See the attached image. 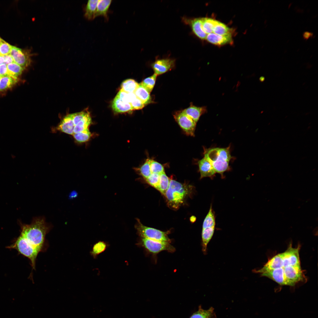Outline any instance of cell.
I'll return each mask as SVG.
<instances>
[{"mask_svg": "<svg viewBox=\"0 0 318 318\" xmlns=\"http://www.w3.org/2000/svg\"><path fill=\"white\" fill-rule=\"evenodd\" d=\"M49 227L42 217L36 218L29 225L22 226L21 235L31 245L41 250Z\"/></svg>", "mask_w": 318, "mask_h": 318, "instance_id": "6da1fadb", "label": "cell"}, {"mask_svg": "<svg viewBox=\"0 0 318 318\" xmlns=\"http://www.w3.org/2000/svg\"><path fill=\"white\" fill-rule=\"evenodd\" d=\"M204 158L211 164L216 173L223 177V173L230 169L229 162L232 158L230 146L226 148H204Z\"/></svg>", "mask_w": 318, "mask_h": 318, "instance_id": "7a4b0ae2", "label": "cell"}, {"mask_svg": "<svg viewBox=\"0 0 318 318\" xmlns=\"http://www.w3.org/2000/svg\"><path fill=\"white\" fill-rule=\"evenodd\" d=\"M192 189L191 186L170 179L169 187L165 195L168 206L174 209L178 208L183 203L186 197L191 193Z\"/></svg>", "mask_w": 318, "mask_h": 318, "instance_id": "3957f363", "label": "cell"}, {"mask_svg": "<svg viewBox=\"0 0 318 318\" xmlns=\"http://www.w3.org/2000/svg\"><path fill=\"white\" fill-rule=\"evenodd\" d=\"M216 224L215 212L211 204L203 220L202 225L201 244L202 251L204 254H207V245L213 235Z\"/></svg>", "mask_w": 318, "mask_h": 318, "instance_id": "277c9868", "label": "cell"}, {"mask_svg": "<svg viewBox=\"0 0 318 318\" xmlns=\"http://www.w3.org/2000/svg\"><path fill=\"white\" fill-rule=\"evenodd\" d=\"M137 246L143 248L148 253L155 256L162 251H167L174 252L175 250L174 247L170 243L152 240L140 237L136 243Z\"/></svg>", "mask_w": 318, "mask_h": 318, "instance_id": "5b68a950", "label": "cell"}, {"mask_svg": "<svg viewBox=\"0 0 318 318\" xmlns=\"http://www.w3.org/2000/svg\"><path fill=\"white\" fill-rule=\"evenodd\" d=\"M135 228L137 234L140 237L161 242L170 243L171 240L168 237L169 231H163L143 225L139 219H137Z\"/></svg>", "mask_w": 318, "mask_h": 318, "instance_id": "8992f818", "label": "cell"}, {"mask_svg": "<svg viewBox=\"0 0 318 318\" xmlns=\"http://www.w3.org/2000/svg\"><path fill=\"white\" fill-rule=\"evenodd\" d=\"M10 248L16 249L21 254L28 257L31 261L33 268H35L36 260L40 249L31 245L21 235Z\"/></svg>", "mask_w": 318, "mask_h": 318, "instance_id": "52a82bcc", "label": "cell"}, {"mask_svg": "<svg viewBox=\"0 0 318 318\" xmlns=\"http://www.w3.org/2000/svg\"><path fill=\"white\" fill-rule=\"evenodd\" d=\"M74 125V134L89 129L92 122L89 112L84 110L81 112L70 114Z\"/></svg>", "mask_w": 318, "mask_h": 318, "instance_id": "ba28073f", "label": "cell"}, {"mask_svg": "<svg viewBox=\"0 0 318 318\" xmlns=\"http://www.w3.org/2000/svg\"><path fill=\"white\" fill-rule=\"evenodd\" d=\"M174 118L180 127L186 135L193 136L196 123L187 116L183 110L175 112Z\"/></svg>", "mask_w": 318, "mask_h": 318, "instance_id": "9c48e42d", "label": "cell"}, {"mask_svg": "<svg viewBox=\"0 0 318 318\" xmlns=\"http://www.w3.org/2000/svg\"><path fill=\"white\" fill-rule=\"evenodd\" d=\"M10 54L14 62L24 68L28 66L31 63V54L28 51L23 50L12 46Z\"/></svg>", "mask_w": 318, "mask_h": 318, "instance_id": "30bf717a", "label": "cell"}, {"mask_svg": "<svg viewBox=\"0 0 318 318\" xmlns=\"http://www.w3.org/2000/svg\"><path fill=\"white\" fill-rule=\"evenodd\" d=\"M175 60L170 58L157 59L151 66L154 73L157 75L161 74L171 70L175 66Z\"/></svg>", "mask_w": 318, "mask_h": 318, "instance_id": "8fae6325", "label": "cell"}, {"mask_svg": "<svg viewBox=\"0 0 318 318\" xmlns=\"http://www.w3.org/2000/svg\"><path fill=\"white\" fill-rule=\"evenodd\" d=\"M198 163L201 179L207 177L212 178L214 177L216 173L211 164L205 158L199 160Z\"/></svg>", "mask_w": 318, "mask_h": 318, "instance_id": "7c38bea8", "label": "cell"}, {"mask_svg": "<svg viewBox=\"0 0 318 318\" xmlns=\"http://www.w3.org/2000/svg\"><path fill=\"white\" fill-rule=\"evenodd\" d=\"M183 111L197 123L201 116L207 112V109L206 106L197 107L191 103L188 107Z\"/></svg>", "mask_w": 318, "mask_h": 318, "instance_id": "4fadbf2b", "label": "cell"}, {"mask_svg": "<svg viewBox=\"0 0 318 318\" xmlns=\"http://www.w3.org/2000/svg\"><path fill=\"white\" fill-rule=\"evenodd\" d=\"M206 40L212 44L221 46L231 43L232 35L221 36L212 33L207 35Z\"/></svg>", "mask_w": 318, "mask_h": 318, "instance_id": "5bb4252c", "label": "cell"}, {"mask_svg": "<svg viewBox=\"0 0 318 318\" xmlns=\"http://www.w3.org/2000/svg\"><path fill=\"white\" fill-rule=\"evenodd\" d=\"M185 19V21L191 26L195 34L200 39L206 40V36L202 28L201 18Z\"/></svg>", "mask_w": 318, "mask_h": 318, "instance_id": "9a60e30c", "label": "cell"}, {"mask_svg": "<svg viewBox=\"0 0 318 318\" xmlns=\"http://www.w3.org/2000/svg\"><path fill=\"white\" fill-rule=\"evenodd\" d=\"M74 125L70 114L65 116L57 127V129L67 134H74Z\"/></svg>", "mask_w": 318, "mask_h": 318, "instance_id": "2e32d148", "label": "cell"}, {"mask_svg": "<svg viewBox=\"0 0 318 318\" xmlns=\"http://www.w3.org/2000/svg\"><path fill=\"white\" fill-rule=\"evenodd\" d=\"M112 107L117 113H124L133 110L130 103L122 101L116 96L112 102Z\"/></svg>", "mask_w": 318, "mask_h": 318, "instance_id": "e0dca14e", "label": "cell"}, {"mask_svg": "<svg viewBox=\"0 0 318 318\" xmlns=\"http://www.w3.org/2000/svg\"><path fill=\"white\" fill-rule=\"evenodd\" d=\"M112 1L111 0H99L95 14V18L101 16L108 20V17L107 13Z\"/></svg>", "mask_w": 318, "mask_h": 318, "instance_id": "ac0fdd59", "label": "cell"}, {"mask_svg": "<svg viewBox=\"0 0 318 318\" xmlns=\"http://www.w3.org/2000/svg\"><path fill=\"white\" fill-rule=\"evenodd\" d=\"M134 93L136 97L145 105L151 102L152 99L150 93L140 83Z\"/></svg>", "mask_w": 318, "mask_h": 318, "instance_id": "d6986e66", "label": "cell"}, {"mask_svg": "<svg viewBox=\"0 0 318 318\" xmlns=\"http://www.w3.org/2000/svg\"><path fill=\"white\" fill-rule=\"evenodd\" d=\"M189 318H216V317L213 307H211L207 310H204L200 305L198 310L193 313Z\"/></svg>", "mask_w": 318, "mask_h": 318, "instance_id": "ffe728a7", "label": "cell"}, {"mask_svg": "<svg viewBox=\"0 0 318 318\" xmlns=\"http://www.w3.org/2000/svg\"><path fill=\"white\" fill-rule=\"evenodd\" d=\"M99 0L88 1L85 7V17L88 19L92 20L95 18V14Z\"/></svg>", "mask_w": 318, "mask_h": 318, "instance_id": "44dd1931", "label": "cell"}, {"mask_svg": "<svg viewBox=\"0 0 318 318\" xmlns=\"http://www.w3.org/2000/svg\"><path fill=\"white\" fill-rule=\"evenodd\" d=\"M233 31L225 24L217 20L212 29L213 33L221 36L232 35Z\"/></svg>", "mask_w": 318, "mask_h": 318, "instance_id": "7402d4cb", "label": "cell"}, {"mask_svg": "<svg viewBox=\"0 0 318 318\" xmlns=\"http://www.w3.org/2000/svg\"><path fill=\"white\" fill-rule=\"evenodd\" d=\"M107 243L104 241H100L95 244L92 250L90 252L92 256L96 259L97 256L104 251L109 246Z\"/></svg>", "mask_w": 318, "mask_h": 318, "instance_id": "603a6c76", "label": "cell"}, {"mask_svg": "<svg viewBox=\"0 0 318 318\" xmlns=\"http://www.w3.org/2000/svg\"><path fill=\"white\" fill-rule=\"evenodd\" d=\"M139 84L135 80L128 79L124 80L121 85V89L128 93H134Z\"/></svg>", "mask_w": 318, "mask_h": 318, "instance_id": "cb8c5ba5", "label": "cell"}, {"mask_svg": "<svg viewBox=\"0 0 318 318\" xmlns=\"http://www.w3.org/2000/svg\"><path fill=\"white\" fill-rule=\"evenodd\" d=\"M7 68L9 76L17 79L25 69L14 62L8 64Z\"/></svg>", "mask_w": 318, "mask_h": 318, "instance_id": "d4e9b609", "label": "cell"}, {"mask_svg": "<svg viewBox=\"0 0 318 318\" xmlns=\"http://www.w3.org/2000/svg\"><path fill=\"white\" fill-rule=\"evenodd\" d=\"M170 182V179L167 176L165 171L160 174L159 184L158 190L164 196L169 188Z\"/></svg>", "mask_w": 318, "mask_h": 318, "instance_id": "484cf974", "label": "cell"}, {"mask_svg": "<svg viewBox=\"0 0 318 318\" xmlns=\"http://www.w3.org/2000/svg\"><path fill=\"white\" fill-rule=\"evenodd\" d=\"M18 80L10 76L1 77L0 80V91L6 90L12 87Z\"/></svg>", "mask_w": 318, "mask_h": 318, "instance_id": "4316f807", "label": "cell"}, {"mask_svg": "<svg viewBox=\"0 0 318 318\" xmlns=\"http://www.w3.org/2000/svg\"><path fill=\"white\" fill-rule=\"evenodd\" d=\"M157 76L154 73L152 76L144 79L140 83L150 93L152 91L154 86Z\"/></svg>", "mask_w": 318, "mask_h": 318, "instance_id": "83f0119b", "label": "cell"}, {"mask_svg": "<svg viewBox=\"0 0 318 318\" xmlns=\"http://www.w3.org/2000/svg\"><path fill=\"white\" fill-rule=\"evenodd\" d=\"M151 160L149 158H147L144 163L138 169L140 174L145 180L152 173L150 167Z\"/></svg>", "mask_w": 318, "mask_h": 318, "instance_id": "f1b7e54d", "label": "cell"}, {"mask_svg": "<svg viewBox=\"0 0 318 318\" xmlns=\"http://www.w3.org/2000/svg\"><path fill=\"white\" fill-rule=\"evenodd\" d=\"M72 135L76 141L81 143L89 140L91 136V134L89 129H87L81 132L74 133Z\"/></svg>", "mask_w": 318, "mask_h": 318, "instance_id": "f546056e", "label": "cell"}, {"mask_svg": "<svg viewBox=\"0 0 318 318\" xmlns=\"http://www.w3.org/2000/svg\"><path fill=\"white\" fill-rule=\"evenodd\" d=\"M116 96L122 101L129 103L136 97L134 93H127L121 89L120 90Z\"/></svg>", "mask_w": 318, "mask_h": 318, "instance_id": "4dcf8cb0", "label": "cell"}, {"mask_svg": "<svg viewBox=\"0 0 318 318\" xmlns=\"http://www.w3.org/2000/svg\"><path fill=\"white\" fill-rule=\"evenodd\" d=\"M160 175L159 174L152 173L145 180L148 184L158 190L159 184Z\"/></svg>", "mask_w": 318, "mask_h": 318, "instance_id": "1f68e13d", "label": "cell"}, {"mask_svg": "<svg viewBox=\"0 0 318 318\" xmlns=\"http://www.w3.org/2000/svg\"><path fill=\"white\" fill-rule=\"evenodd\" d=\"M150 167L152 173L160 174L164 172V168L163 165L153 160H151Z\"/></svg>", "mask_w": 318, "mask_h": 318, "instance_id": "d6a6232c", "label": "cell"}, {"mask_svg": "<svg viewBox=\"0 0 318 318\" xmlns=\"http://www.w3.org/2000/svg\"><path fill=\"white\" fill-rule=\"evenodd\" d=\"M12 46L1 39L0 43V55L4 56L10 53Z\"/></svg>", "mask_w": 318, "mask_h": 318, "instance_id": "836d02e7", "label": "cell"}, {"mask_svg": "<svg viewBox=\"0 0 318 318\" xmlns=\"http://www.w3.org/2000/svg\"><path fill=\"white\" fill-rule=\"evenodd\" d=\"M133 110H140L142 109L145 105L136 97L130 103Z\"/></svg>", "mask_w": 318, "mask_h": 318, "instance_id": "e575fe53", "label": "cell"}, {"mask_svg": "<svg viewBox=\"0 0 318 318\" xmlns=\"http://www.w3.org/2000/svg\"><path fill=\"white\" fill-rule=\"evenodd\" d=\"M0 76L1 77L10 76L8 73L7 66L5 64H2L0 65Z\"/></svg>", "mask_w": 318, "mask_h": 318, "instance_id": "d590c367", "label": "cell"}, {"mask_svg": "<svg viewBox=\"0 0 318 318\" xmlns=\"http://www.w3.org/2000/svg\"><path fill=\"white\" fill-rule=\"evenodd\" d=\"M3 56L4 59V62L6 65L14 62L12 57L10 54Z\"/></svg>", "mask_w": 318, "mask_h": 318, "instance_id": "8d00e7d4", "label": "cell"}, {"mask_svg": "<svg viewBox=\"0 0 318 318\" xmlns=\"http://www.w3.org/2000/svg\"><path fill=\"white\" fill-rule=\"evenodd\" d=\"M313 34L312 33L306 31L303 33V37L304 39L307 40L309 38L312 37Z\"/></svg>", "mask_w": 318, "mask_h": 318, "instance_id": "74e56055", "label": "cell"}, {"mask_svg": "<svg viewBox=\"0 0 318 318\" xmlns=\"http://www.w3.org/2000/svg\"><path fill=\"white\" fill-rule=\"evenodd\" d=\"M4 62V59L3 56L0 55V65L2 64Z\"/></svg>", "mask_w": 318, "mask_h": 318, "instance_id": "f35d334b", "label": "cell"}, {"mask_svg": "<svg viewBox=\"0 0 318 318\" xmlns=\"http://www.w3.org/2000/svg\"><path fill=\"white\" fill-rule=\"evenodd\" d=\"M264 79H265L264 77H262V76L260 77V80L261 82L264 81Z\"/></svg>", "mask_w": 318, "mask_h": 318, "instance_id": "ab89813d", "label": "cell"}, {"mask_svg": "<svg viewBox=\"0 0 318 318\" xmlns=\"http://www.w3.org/2000/svg\"><path fill=\"white\" fill-rule=\"evenodd\" d=\"M1 39H1V38H0V42H1Z\"/></svg>", "mask_w": 318, "mask_h": 318, "instance_id": "60d3db41", "label": "cell"}, {"mask_svg": "<svg viewBox=\"0 0 318 318\" xmlns=\"http://www.w3.org/2000/svg\"><path fill=\"white\" fill-rule=\"evenodd\" d=\"M1 76H0V79H1Z\"/></svg>", "mask_w": 318, "mask_h": 318, "instance_id": "b9f144b4", "label": "cell"}]
</instances>
